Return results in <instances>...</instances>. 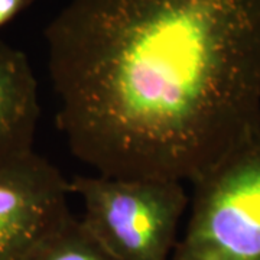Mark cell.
I'll return each mask as SVG.
<instances>
[{"mask_svg": "<svg viewBox=\"0 0 260 260\" xmlns=\"http://www.w3.org/2000/svg\"><path fill=\"white\" fill-rule=\"evenodd\" d=\"M30 260H117L81 220L74 217L56 232Z\"/></svg>", "mask_w": 260, "mask_h": 260, "instance_id": "8992f818", "label": "cell"}, {"mask_svg": "<svg viewBox=\"0 0 260 260\" xmlns=\"http://www.w3.org/2000/svg\"><path fill=\"white\" fill-rule=\"evenodd\" d=\"M41 116L28 56L0 41V160L34 149Z\"/></svg>", "mask_w": 260, "mask_h": 260, "instance_id": "5b68a950", "label": "cell"}, {"mask_svg": "<svg viewBox=\"0 0 260 260\" xmlns=\"http://www.w3.org/2000/svg\"><path fill=\"white\" fill-rule=\"evenodd\" d=\"M171 260H260V136L195 181Z\"/></svg>", "mask_w": 260, "mask_h": 260, "instance_id": "3957f363", "label": "cell"}, {"mask_svg": "<svg viewBox=\"0 0 260 260\" xmlns=\"http://www.w3.org/2000/svg\"><path fill=\"white\" fill-rule=\"evenodd\" d=\"M81 223L117 260H171L188 205L182 182L159 178L75 177Z\"/></svg>", "mask_w": 260, "mask_h": 260, "instance_id": "7a4b0ae2", "label": "cell"}, {"mask_svg": "<svg viewBox=\"0 0 260 260\" xmlns=\"http://www.w3.org/2000/svg\"><path fill=\"white\" fill-rule=\"evenodd\" d=\"M45 39L58 129L100 175L194 184L260 136V0H71Z\"/></svg>", "mask_w": 260, "mask_h": 260, "instance_id": "6da1fadb", "label": "cell"}, {"mask_svg": "<svg viewBox=\"0 0 260 260\" xmlns=\"http://www.w3.org/2000/svg\"><path fill=\"white\" fill-rule=\"evenodd\" d=\"M70 181L34 149L0 160V260H30L68 223Z\"/></svg>", "mask_w": 260, "mask_h": 260, "instance_id": "277c9868", "label": "cell"}, {"mask_svg": "<svg viewBox=\"0 0 260 260\" xmlns=\"http://www.w3.org/2000/svg\"><path fill=\"white\" fill-rule=\"evenodd\" d=\"M35 0H0V29L20 15Z\"/></svg>", "mask_w": 260, "mask_h": 260, "instance_id": "52a82bcc", "label": "cell"}]
</instances>
